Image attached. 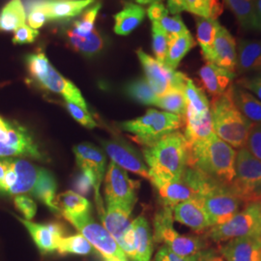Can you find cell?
Instances as JSON below:
<instances>
[{
    "instance_id": "6da1fadb",
    "label": "cell",
    "mask_w": 261,
    "mask_h": 261,
    "mask_svg": "<svg viewBox=\"0 0 261 261\" xmlns=\"http://www.w3.org/2000/svg\"><path fill=\"white\" fill-rule=\"evenodd\" d=\"M56 178L47 169L28 160L0 158V195H31L43 203L56 195Z\"/></svg>"
},
{
    "instance_id": "7a4b0ae2",
    "label": "cell",
    "mask_w": 261,
    "mask_h": 261,
    "mask_svg": "<svg viewBox=\"0 0 261 261\" xmlns=\"http://www.w3.org/2000/svg\"><path fill=\"white\" fill-rule=\"evenodd\" d=\"M143 158L153 186L177 180L189 164V144L184 134L173 132L144 147Z\"/></svg>"
},
{
    "instance_id": "3957f363",
    "label": "cell",
    "mask_w": 261,
    "mask_h": 261,
    "mask_svg": "<svg viewBox=\"0 0 261 261\" xmlns=\"http://www.w3.org/2000/svg\"><path fill=\"white\" fill-rule=\"evenodd\" d=\"M236 153L232 146L213 134L205 140L189 145L188 166L220 185L230 186L235 176Z\"/></svg>"
},
{
    "instance_id": "277c9868",
    "label": "cell",
    "mask_w": 261,
    "mask_h": 261,
    "mask_svg": "<svg viewBox=\"0 0 261 261\" xmlns=\"http://www.w3.org/2000/svg\"><path fill=\"white\" fill-rule=\"evenodd\" d=\"M231 86L226 92L213 98L210 112L215 135L233 148L241 149L246 145L253 123L234 103Z\"/></svg>"
},
{
    "instance_id": "5b68a950",
    "label": "cell",
    "mask_w": 261,
    "mask_h": 261,
    "mask_svg": "<svg viewBox=\"0 0 261 261\" xmlns=\"http://www.w3.org/2000/svg\"><path fill=\"white\" fill-rule=\"evenodd\" d=\"M224 186L207 177L198 169L188 166L182 176L155 187L163 206L172 208L188 200L203 199L216 187Z\"/></svg>"
},
{
    "instance_id": "8992f818",
    "label": "cell",
    "mask_w": 261,
    "mask_h": 261,
    "mask_svg": "<svg viewBox=\"0 0 261 261\" xmlns=\"http://www.w3.org/2000/svg\"><path fill=\"white\" fill-rule=\"evenodd\" d=\"M184 124L185 118L180 115L150 109L137 119L122 122L120 128L133 134L137 141L146 147L168 134L180 130Z\"/></svg>"
},
{
    "instance_id": "52a82bcc",
    "label": "cell",
    "mask_w": 261,
    "mask_h": 261,
    "mask_svg": "<svg viewBox=\"0 0 261 261\" xmlns=\"http://www.w3.org/2000/svg\"><path fill=\"white\" fill-rule=\"evenodd\" d=\"M173 222L172 208L163 206L153 221V239L155 242L167 246L172 252L186 258H194L207 248V240L202 237L178 233Z\"/></svg>"
},
{
    "instance_id": "ba28073f",
    "label": "cell",
    "mask_w": 261,
    "mask_h": 261,
    "mask_svg": "<svg viewBox=\"0 0 261 261\" xmlns=\"http://www.w3.org/2000/svg\"><path fill=\"white\" fill-rule=\"evenodd\" d=\"M241 237L261 238V200L247 203L228 222L207 230V238L218 244Z\"/></svg>"
},
{
    "instance_id": "9c48e42d",
    "label": "cell",
    "mask_w": 261,
    "mask_h": 261,
    "mask_svg": "<svg viewBox=\"0 0 261 261\" xmlns=\"http://www.w3.org/2000/svg\"><path fill=\"white\" fill-rule=\"evenodd\" d=\"M231 190L247 204L261 200V161L246 147L238 149Z\"/></svg>"
},
{
    "instance_id": "30bf717a",
    "label": "cell",
    "mask_w": 261,
    "mask_h": 261,
    "mask_svg": "<svg viewBox=\"0 0 261 261\" xmlns=\"http://www.w3.org/2000/svg\"><path fill=\"white\" fill-rule=\"evenodd\" d=\"M19 156L38 161L46 160L27 128L0 116V158Z\"/></svg>"
},
{
    "instance_id": "8fae6325",
    "label": "cell",
    "mask_w": 261,
    "mask_h": 261,
    "mask_svg": "<svg viewBox=\"0 0 261 261\" xmlns=\"http://www.w3.org/2000/svg\"><path fill=\"white\" fill-rule=\"evenodd\" d=\"M66 220L75 228L100 252L106 259L114 261H130L122 251L120 246L114 240L105 226L96 223L90 216V212L82 215H64Z\"/></svg>"
},
{
    "instance_id": "7c38bea8",
    "label": "cell",
    "mask_w": 261,
    "mask_h": 261,
    "mask_svg": "<svg viewBox=\"0 0 261 261\" xmlns=\"http://www.w3.org/2000/svg\"><path fill=\"white\" fill-rule=\"evenodd\" d=\"M139 181L132 180L125 169L112 162L105 176L107 204L119 205L133 211L138 200Z\"/></svg>"
},
{
    "instance_id": "4fadbf2b",
    "label": "cell",
    "mask_w": 261,
    "mask_h": 261,
    "mask_svg": "<svg viewBox=\"0 0 261 261\" xmlns=\"http://www.w3.org/2000/svg\"><path fill=\"white\" fill-rule=\"evenodd\" d=\"M137 54L143 68L146 81L158 96L164 95L172 89L184 90L188 79L185 74L169 69L142 49H139Z\"/></svg>"
},
{
    "instance_id": "5bb4252c",
    "label": "cell",
    "mask_w": 261,
    "mask_h": 261,
    "mask_svg": "<svg viewBox=\"0 0 261 261\" xmlns=\"http://www.w3.org/2000/svg\"><path fill=\"white\" fill-rule=\"evenodd\" d=\"M211 227L228 222L246 203L229 186H218L202 200Z\"/></svg>"
},
{
    "instance_id": "9a60e30c",
    "label": "cell",
    "mask_w": 261,
    "mask_h": 261,
    "mask_svg": "<svg viewBox=\"0 0 261 261\" xmlns=\"http://www.w3.org/2000/svg\"><path fill=\"white\" fill-rule=\"evenodd\" d=\"M132 211L119 205L107 204V210L101 217L105 228L120 246L130 260H135V234L132 221Z\"/></svg>"
},
{
    "instance_id": "2e32d148",
    "label": "cell",
    "mask_w": 261,
    "mask_h": 261,
    "mask_svg": "<svg viewBox=\"0 0 261 261\" xmlns=\"http://www.w3.org/2000/svg\"><path fill=\"white\" fill-rule=\"evenodd\" d=\"M74 153L80 168L90 171L95 177L94 190L96 194V202L99 215L100 217H102L105 213V207L100 195V187L106 173L107 158L102 150L87 142L75 145L74 147Z\"/></svg>"
},
{
    "instance_id": "e0dca14e",
    "label": "cell",
    "mask_w": 261,
    "mask_h": 261,
    "mask_svg": "<svg viewBox=\"0 0 261 261\" xmlns=\"http://www.w3.org/2000/svg\"><path fill=\"white\" fill-rule=\"evenodd\" d=\"M107 154L120 168L149 180V168L144 158L127 142L119 140H101Z\"/></svg>"
},
{
    "instance_id": "ac0fdd59",
    "label": "cell",
    "mask_w": 261,
    "mask_h": 261,
    "mask_svg": "<svg viewBox=\"0 0 261 261\" xmlns=\"http://www.w3.org/2000/svg\"><path fill=\"white\" fill-rule=\"evenodd\" d=\"M15 217L28 229L39 252L42 254L56 252L59 243L65 234V229L62 224L58 223L39 224L28 221L18 216Z\"/></svg>"
},
{
    "instance_id": "d6986e66",
    "label": "cell",
    "mask_w": 261,
    "mask_h": 261,
    "mask_svg": "<svg viewBox=\"0 0 261 261\" xmlns=\"http://www.w3.org/2000/svg\"><path fill=\"white\" fill-rule=\"evenodd\" d=\"M218 251L227 261H261V239L236 238L219 244Z\"/></svg>"
},
{
    "instance_id": "ffe728a7",
    "label": "cell",
    "mask_w": 261,
    "mask_h": 261,
    "mask_svg": "<svg viewBox=\"0 0 261 261\" xmlns=\"http://www.w3.org/2000/svg\"><path fill=\"white\" fill-rule=\"evenodd\" d=\"M202 200H188L172 207L173 219L190 227L196 232H202L211 228L208 216L203 208Z\"/></svg>"
},
{
    "instance_id": "44dd1931",
    "label": "cell",
    "mask_w": 261,
    "mask_h": 261,
    "mask_svg": "<svg viewBox=\"0 0 261 261\" xmlns=\"http://www.w3.org/2000/svg\"><path fill=\"white\" fill-rule=\"evenodd\" d=\"M199 80L207 93L213 98L226 92L237 74L211 62H206L198 71Z\"/></svg>"
},
{
    "instance_id": "7402d4cb",
    "label": "cell",
    "mask_w": 261,
    "mask_h": 261,
    "mask_svg": "<svg viewBox=\"0 0 261 261\" xmlns=\"http://www.w3.org/2000/svg\"><path fill=\"white\" fill-rule=\"evenodd\" d=\"M39 84L47 90L63 96L67 102L75 103L88 112V107L79 88L58 73L51 64L47 70V74Z\"/></svg>"
},
{
    "instance_id": "603a6c76",
    "label": "cell",
    "mask_w": 261,
    "mask_h": 261,
    "mask_svg": "<svg viewBox=\"0 0 261 261\" xmlns=\"http://www.w3.org/2000/svg\"><path fill=\"white\" fill-rule=\"evenodd\" d=\"M237 49L233 36L224 27H220L215 38L211 63L236 73Z\"/></svg>"
},
{
    "instance_id": "cb8c5ba5",
    "label": "cell",
    "mask_w": 261,
    "mask_h": 261,
    "mask_svg": "<svg viewBox=\"0 0 261 261\" xmlns=\"http://www.w3.org/2000/svg\"><path fill=\"white\" fill-rule=\"evenodd\" d=\"M95 0H40L48 20L63 21L73 19Z\"/></svg>"
},
{
    "instance_id": "d4e9b609",
    "label": "cell",
    "mask_w": 261,
    "mask_h": 261,
    "mask_svg": "<svg viewBox=\"0 0 261 261\" xmlns=\"http://www.w3.org/2000/svg\"><path fill=\"white\" fill-rule=\"evenodd\" d=\"M236 74L261 73V41L240 39L238 42Z\"/></svg>"
},
{
    "instance_id": "484cf974",
    "label": "cell",
    "mask_w": 261,
    "mask_h": 261,
    "mask_svg": "<svg viewBox=\"0 0 261 261\" xmlns=\"http://www.w3.org/2000/svg\"><path fill=\"white\" fill-rule=\"evenodd\" d=\"M147 15L152 22L158 23L168 34V37L177 36L189 32L180 15H168V10L161 2H154L147 10Z\"/></svg>"
},
{
    "instance_id": "4316f807",
    "label": "cell",
    "mask_w": 261,
    "mask_h": 261,
    "mask_svg": "<svg viewBox=\"0 0 261 261\" xmlns=\"http://www.w3.org/2000/svg\"><path fill=\"white\" fill-rule=\"evenodd\" d=\"M135 234L136 257L134 261H151L153 252V234L149 223L143 216L132 221Z\"/></svg>"
},
{
    "instance_id": "83f0119b",
    "label": "cell",
    "mask_w": 261,
    "mask_h": 261,
    "mask_svg": "<svg viewBox=\"0 0 261 261\" xmlns=\"http://www.w3.org/2000/svg\"><path fill=\"white\" fill-rule=\"evenodd\" d=\"M66 37L69 47H72L76 53L88 57L99 55L105 48V39L97 28L86 36H80L68 29L66 31Z\"/></svg>"
},
{
    "instance_id": "f1b7e54d",
    "label": "cell",
    "mask_w": 261,
    "mask_h": 261,
    "mask_svg": "<svg viewBox=\"0 0 261 261\" xmlns=\"http://www.w3.org/2000/svg\"><path fill=\"white\" fill-rule=\"evenodd\" d=\"M145 10L135 3H125L121 12L114 16V32L118 35H128L140 25L145 17Z\"/></svg>"
},
{
    "instance_id": "f546056e",
    "label": "cell",
    "mask_w": 261,
    "mask_h": 261,
    "mask_svg": "<svg viewBox=\"0 0 261 261\" xmlns=\"http://www.w3.org/2000/svg\"><path fill=\"white\" fill-rule=\"evenodd\" d=\"M231 94L234 103L243 115L253 124L261 123V101L248 90L232 84Z\"/></svg>"
},
{
    "instance_id": "4dcf8cb0",
    "label": "cell",
    "mask_w": 261,
    "mask_h": 261,
    "mask_svg": "<svg viewBox=\"0 0 261 261\" xmlns=\"http://www.w3.org/2000/svg\"><path fill=\"white\" fill-rule=\"evenodd\" d=\"M220 27L218 19L196 18V38L206 62L212 61L215 38Z\"/></svg>"
},
{
    "instance_id": "1f68e13d",
    "label": "cell",
    "mask_w": 261,
    "mask_h": 261,
    "mask_svg": "<svg viewBox=\"0 0 261 261\" xmlns=\"http://www.w3.org/2000/svg\"><path fill=\"white\" fill-rule=\"evenodd\" d=\"M213 134L211 112L203 116L185 115V138L189 145L205 140Z\"/></svg>"
},
{
    "instance_id": "d6a6232c",
    "label": "cell",
    "mask_w": 261,
    "mask_h": 261,
    "mask_svg": "<svg viewBox=\"0 0 261 261\" xmlns=\"http://www.w3.org/2000/svg\"><path fill=\"white\" fill-rule=\"evenodd\" d=\"M184 94L187 100L186 115L203 116L210 113L211 105L206 96L204 90L198 87L193 80L187 79Z\"/></svg>"
},
{
    "instance_id": "836d02e7",
    "label": "cell",
    "mask_w": 261,
    "mask_h": 261,
    "mask_svg": "<svg viewBox=\"0 0 261 261\" xmlns=\"http://www.w3.org/2000/svg\"><path fill=\"white\" fill-rule=\"evenodd\" d=\"M168 38L169 42L168 54L164 65L167 66L171 70H176L181 60L196 46V42L190 31L184 34Z\"/></svg>"
},
{
    "instance_id": "e575fe53",
    "label": "cell",
    "mask_w": 261,
    "mask_h": 261,
    "mask_svg": "<svg viewBox=\"0 0 261 261\" xmlns=\"http://www.w3.org/2000/svg\"><path fill=\"white\" fill-rule=\"evenodd\" d=\"M27 12L22 0H10L0 11V32H12L25 24Z\"/></svg>"
},
{
    "instance_id": "d590c367",
    "label": "cell",
    "mask_w": 261,
    "mask_h": 261,
    "mask_svg": "<svg viewBox=\"0 0 261 261\" xmlns=\"http://www.w3.org/2000/svg\"><path fill=\"white\" fill-rule=\"evenodd\" d=\"M55 204L58 213L62 216H75L90 212L89 201L73 191H67L56 196Z\"/></svg>"
},
{
    "instance_id": "8d00e7d4",
    "label": "cell",
    "mask_w": 261,
    "mask_h": 261,
    "mask_svg": "<svg viewBox=\"0 0 261 261\" xmlns=\"http://www.w3.org/2000/svg\"><path fill=\"white\" fill-rule=\"evenodd\" d=\"M244 29L257 30L254 0H224Z\"/></svg>"
},
{
    "instance_id": "74e56055",
    "label": "cell",
    "mask_w": 261,
    "mask_h": 261,
    "mask_svg": "<svg viewBox=\"0 0 261 261\" xmlns=\"http://www.w3.org/2000/svg\"><path fill=\"white\" fill-rule=\"evenodd\" d=\"M125 92L132 100L146 106H155L158 95L153 91L145 77L130 81L125 86Z\"/></svg>"
},
{
    "instance_id": "f35d334b",
    "label": "cell",
    "mask_w": 261,
    "mask_h": 261,
    "mask_svg": "<svg viewBox=\"0 0 261 261\" xmlns=\"http://www.w3.org/2000/svg\"><path fill=\"white\" fill-rule=\"evenodd\" d=\"M155 106L165 110L166 112L177 114L185 118L187 100L184 90L172 89L164 95L158 96Z\"/></svg>"
},
{
    "instance_id": "ab89813d",
    "label": "cell",
    "mask_w": 261,
    "mask_h": 261,
    "mask_svg": "<svg viewBox=\"0 0 261 261\" xmlns=\"http://www.w3.org/2000/svg\"><path fill=\"white\" fill-rule=\"evenodd\" d=\"M93 246L82 234L63 237L58 245L56 252L60 255H88L93 252Z\"/></svg>"
},
{
    "instance_id": "60d3db41",
    "label": "cell",
    "mask_w": 261,
    "mask_h": 261,
    "mask_svg": "<svg viewBox=\"0 0 261 261\" xmlns=\"http://www.w3.org/2000/svg\"><path fill=\"white\" fill-rule=\"evenodd\" d=\"M186 11L196 17L217 19L223 13V6L219 0H186Z\"/></svg>"
},
{
    "instance_id": "b9f144b4",
    "label": "cell",
    "mask_w": 261,
    "mask_h": 261,
    "mask_svg": "<svg viewBox=\"0 0 261 261\" xmlns=\"http://www.w3.org/2000/svg\"><path fill=\"white\" fill-rule=\"evenodd\" d=\"M101 7L102 4L97 3L93 7L85 10L82 18L74 21L73 27L70 28V30L80 36H86L92 33L95 29V21Z\"/></svg>"
},
{
    "instance_id": "7bdbcfd3",
    "label": "cell",
    "mask_w": 261,
    "mask_h": 261,
    "mask_svg": "<svg viewBox=\"0 0 261 261\" xmlns=\"http://www.w3.org/2000/svg\"><path fill=\"white\" fill-rule=\"evenodd\" d=\"M28 73L38 84L46 75L50 63L44 53L30 54L25 57Z\"/></svg>"
},
{
    "instance_id": "ee69618b",
    "label": "cell",
    "mask_w": 261,
    "mask_h": 261,
    "mask_svg": "<svg viewBox=\"0 0 261 261\" xmlns=\"http://www.w3.org/2000/svg\"><path fill=\"white\" fill-rule=\"evenodd\" d=\"M152 48L156 59L160 63L165 64L168 49L169 38L158 23L152 22Z\"/></svg>"
},
{
    "instance_id": "f6af8a7d",
    "label": "cell",
    "mask_w": 261,
    "mask_h": 261,
    "mask_svg": "<svg viewBox=\"0 0 261 261\" xmlns=\"http://www.w3.org/2000/svg\"><path fill=\"white\" fill-rule=\"evenodd\" d=\"M25 12H28V24L33 29L37 30L42 28L48 20L47 13L42 6L40 0H31L28 3Z\"/></svg>"
},
{
    "instance_id": "bcb514c9",
    "label": "cell",
    "mask_w": 261,
    "mask_h": 261,
    "mask_svg": "<svg viewBox=\"0 0 261 261\" xmlns=\"http://www.w3.org/2000/svg\"><path fill=\"white\" fill-rule=\"evenodd\" d=\"M66 108H67V111L72 115V117L84 127L88 129H93L97 126V123L94 121L89 112L85 111L83 108L79 107L77 105L66 101Z\"/></svg>"
},
{
    "instance_id": "7dc6e473",
    "label": "cell",
    "mask_w": 261,
    "mask_h": 261,
    "mask_svg": "<svg viewBox=\"0 0 261 261\" xmlns=\"http://www.w3.org/2000/svg\"><path fill=\"white\" fill-rule=\"evenodd\" d=\"M14 203L16 208L23 215L24 219L30 221L37 213V204L36 202L27 195H19L15 196Z\"/></svg>"
},
{
    "instance_id": "c3c4849f",
    "label": "cell",
    "mask_w": 261,
    "mask_h": 261,
    "mask_svg": "<svg viewBox=\"0 0 261 261\" xmlns=\"http://www.w3.org/2000/svg\"><path fill=\"white\" fill-rule=\"evenodd\" d=\"M95 187V177L93 174L85 169H81V173L75 177L74 189L76 194L81 196H87L90 194L92 188Z\"/></svg>"
},
{
    "instance_id": "681fc988",
    "label": "cell",
    "mask_w": 261,
    "mask_h": 261,
    "mask_svg": "<svg viewBox=\"0 0 261 261\" xmlns=\"http://www.w3.org/2000/svg\"><path fill=\"white\" fill-rule=\"evenodd\" d=\"M245 147L255 158L261 161V123L252 125Z\"/></svg>"
},
{
    "instance_id": "f907efd6",
    "label": "cell",
    "mask_w": 261,
    "mask_h": 261,
    "mask_svg": "<svg viewBox=\"0 0 261 261\" xmlns=\"http://www.w3.org/2000/svg\"><path fill=\"white\" fill-rule=\"evenodd\" d=\"M13 36V44L14 45H24V44H31L33 43L39 35V31L36 29L28 27L23 24L14 31Z\"/></svg>"
},
{
    "instance_id": "816d5d0a",
    "label": "cell",
    "mask_w": 261,
    "mask_h": 261,
    "mask_svg": "<svg viewBox=\"0 0 261 261\" xmlns=\"http://www.w3.org/2000/svg\"><path fill=\"white\" fill-rule=\"evenodd\" d=\"M236 84L251 92L261 101V73L242 77L237 81Z\"/></svg>"
},
{
    "instance_id": "f5cc1de1",
    "label": "cell",
    "mask_w": 261,
    "mask_h": 261,
    "mask_svg": "<svg viewBox=\"0 0 261 261\" xmlns=\"http://www.w3.org/2000/svg\"><path fill=\"white\" fill-rule=\"evenodd\" d=\"M154 261H194V258H186L180 256L175 252H172L170 249H168L167 246L163 245L156 253Z\"/></svg>"
},
{
    "instance_id": "db71d44e",
    "label": "cell",
    "mask_w": 261,
    "mask_h": 261,
    "mask_svg": "<svg viewBox=\"0 0 261 261\" xmlns=\"http://www.w3.org/2000/svg\"><path fill=\"white\" fill-rule=\"evenodd\" d=\"M194 261H227L218 250L206 248L194 257Z\"/></svg>"
},
{
    "instance_id": "11a10c76",
    "label": "cell",
    "mask_w": 261,
    "mask_h": 261,
    "mask_svg": "<svg viewBox=\"0 0 261 261\" xmlns=\"http://www.w3.org/2000/svg\"><path fill=\"white\" fill-rule=\"evenodd\" d=\"M168 8L172 15H179L186 11V0H168Z\"/></svg>"
},
{
    "instance_id": "9f6ffc18",
    "label": "cell",
    "mask_w": 261,
    "mask_h": 261,
    "mask_svg": "<svg viewBox=\"0 0 261 261\" xmlns=\"http://www.w3.org/2000/svg\"><path fill=\"white\" fill-rule=\"evenodd\" d=\"M254 14L257 30L261 31V0H254Z\"/></svg>"
},
{
    "instance_id": "6f0895ef",
    "label": "cell",
    "mask_w": 261,
    "mask_h": 261,
    "mask_svg": "<svg viewBox=\"0 0 261 261\" xmlns=\"http://www.w3.org/2000/svg\"><path fill=\"white\" fill-rule=\"evenodd\" d=\"M139 3L141 4H148V3H154V2H160V0H137Z\"/></svg>"
},
{
    "instance_id": "680465c9",
    "label": "cell",
    "mask_w": 261,
    "mask_h": 261,
    "mask_svg": "<svg viewBox=\"0 0 261 261\" xmlns=\"http://www.w3.org/2000/svg\"><path fill=\"white\" fill-rule=\"evenodd\" d=\"M106 261H114V260H111V259H106Z\"/></svg>"
},
{
    "instance_id": "91938a15",
    "label": "cell",
    "mask_w": 261,
    "mask_h": 261,
    "mask_svg": "<svg viewBox=\"0 0 261 261\" xmlns=\"http://www.w3.org/2000/svg\"><path fill=\"white\" fill-rule=\"evenodd\" d=\"M260 239H261V238H260Z\"/></svg>"
}]
</instances>
